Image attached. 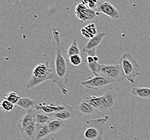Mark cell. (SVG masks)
<instances>
[{
	"mask_svg": "<svg viewBox=\"0 0 150 140\" xmlns=\"http://www.w3.org/2000/svg\"><path fill=\"white\" fill-rule=\"evenodd\" d=\"M67 54L68 57H69L75 55H80L81 51L79 49L78 43L76 39H73L71 45L69 46V49L67 51Z\"/></svg>",
	"mask_w": 150,
	"mask_h": 140,
	"instance_id": "24",
	"label": "cell"
},
{
	"mask_svg": "<svg viewBox=\"0 0 150 140\" xmlns=\"http://www.w3.org/2000/svg\"><path fill=\"white\" fill-rule=\"evenodd\" d=\"M70 106L62 101H57L56 102H41L36 104L35 108L37 110L42 111L46 114L52 115L59 111L69 108Z\"/></svg>",
	"mask_w": 150,
	"mask_h": 140,
	"instance_id": "8",
	"label": "cell"
},
{
	"mask_svg": "<svg viewBox=\"0 0 150 140\" xmlns=\"http://www.w3.org/2000/svg\"><path fill=\"white\" fill-rule=\"evenodd\" d=\"M78 109L82 117H91L95 113L98 112L93 106L89 104L83 99H82L81 102L79 104Z\"/></svg>",
	"mask_w": 150,
	"mask_h": 140,
	"instance_id": "12",
	"label": "cell"
},
{
	"mask_svg": "<svg viewBox=\"0 0 150 140\" xmlns=\"http://www.w3.org/2000/svg\"><path fill=\"white\" fill-rule=\"evenodd\" d=\"M101 107L100 112L114 111L117 107L116 93L113 88H109L103 95L100 96Z\"/></svg>",
	"mask_w": 150,
	"mask_h": 140,
	"instance_id": "6",
	"label": "cell"
},
{
	"mask_svg": "<svg viewBox=\"0 0 150 140\" xmlns=\"http://www.w3.org/2000/svg\"><path fill=\"white\" fill-rule=\"evenodd\" d=\"M100 1V0H79V2L78 3L83 4L89 8L95 10Z\"/></svg>",
	"mask_w": 150,
	"mask_h": 140,
	"instance_id": "27",
	"label": "cell"
},
{
	"mask_svg": "<svg viewBox=\"0 0 150 140\" xmlns=\"http://www.w3.org/2000/svg\"><path fill=\"white\" fill-rule=\"evenodd\" d=\"M9 3L13 4L15 6H16L17 4H20V2L22 1V0H7Z\"/></svg>",
	"mask_w": 150,
	"mask_h": 140,
	"instance_id": "29",
	"label": "cell"
},
{
	"mask_svg": "<svg viewBox=\"0 0 150 140\" xmlns=\"http://www.w3.org/2000/svg\"><path fill=\"white\" fill-rule=\"evenodd\" d=\"M34 115H35V119L36 124H47L49 122L54 119L53 118L52 115L46 114L43 112L39 110L36 109V108L33 110Z\"/></svg>",
	"mask_w": 150,
	"mask_h": 140,
	"instance_id": "15",
	"label": "cell"
},
{
	"mask_svg": "<svg viewBox=\"0 0 150 140\" xmlns=\"http://www.w3.org/2000/svg\"><path fill=\"white\" fill-rule=\"evenodd\" d=\"M36 123L30 124L19 130L21 136L25 140H33L36 133Z\"/></svg>",
	"mask_w": 150,
	"mask_h": 140,
	"instance_id": "16",
	"label": "cell"
},
{
	"mask_svg": "<svg viewBox=\"0 0 150 140\" xmlns=\"http://www.w3.org/2000/svg\"><path fill=\"white\" fill-rule=\"evenodd\" d=\"M85 62L87 65L88 68L91 70V71L95 76L100 75L101 64H99L98 62H95L93 57L88 55L85 60Z\"/></svg>",
	"mask_w": 150,
	"mask_h": 140,
	"instance_id": "18",
	"label": "cell"
},
{
	"mask_svg": "<svg viewBox=\"0 0 150 140\" xmlns=\"http://www.w3.org/2000/svg\"><path fill=\"white\" fill-rule=\"evenodd\" d=\"M93 59H94V60L95 62H98L99 60H100L99 57L96 55H95V56L93 57Z\"/></svg>",
	"mask_w": 150,
	"mask_h": 140,
	"instance_id": "30",
	"label": "cell"
},
{
	"mask_svg": "<svg viewBox=\"0 0 150 140\" xmlns=\"http://www.w3.org/2000/svg\"><path fill=\"white\" fill-rule=\"evenodd\" d=\"M15 104L4 99L0 103V109L4 112H10L13 110Z\"/></svg>",
	"mask_w": 150,
	"mask_h": 140,
	"instance_id": "26",
	"label": "cell"
},
{
	"mask_svg": "<svg viewBox=\"0 0 150 140\" xmlns=\"http://www.w3.org/2000/svg\"><path fill=\"white\" fill-rule=\"evenodd\" d=\"M69 63L75 66H78L81 65L82 62L81 57L80 55H73L69 58Z\"/></svg>",
	"mask_w": 150,
	"mask_h": 140,
	"instance_id": "28",
	"label": "cell"
},
{
	"mask_svg": "<svg viewBox=\"0 0 150 140\" xmlns=\"http://www.w3.org/2000/svg\"><path fill=\"white\" fill-rule=\"evenodd\" d=\"M120 65L125 78L131 84H134L140 73V65L130 53H124L120 59Z\"/></svg>",
	"mask_w": 150,
	"mask_h": 140,
	"instance_id": "3",
	"label": "cell"
},
{
	"mask_svg": "<svg viewBox=\"0 0 150 140\" xmlns=\"http://www.w3.org/2000/svg\"><path fill=\"white\" fill-rule=\"evenodd\" d=\"M106 35L105 33H98L94 37L88 41L85 45L82 48V50L85 53H87L89 56L94 57L96 54V49L98 45L101 44L102 41Z\"/></svg>",
	"mask_w": 150,
	"mask_h": 140,
	"instance_id": "11",
	"label": "cell"
},
{
	"mask_svg": "<svg viewBox=\"0 0 150 140\" xmlns=\"http://www.w3.org/2000/svg\"><path fill=\"white\" fill-rule=\"evenodd\" d=\"M100 75L118 82H122L125 79L120 64H101Z\"/></svg>",
	"mask_w": 150,
	"mask_h": 140,
	"instance_id": "5",
	"label": "cell"
},
{
	"mask_svg": "<svg viewBox=\"0 0 150 140\" xmlns=\"http://www.w3.org/2000/svg\"><path fill=\"white\" fill-rule=\"evenodd\" d=\"M75 113V111L73 110V108L71 106H69V108L63 109L62 111H59L54 114L52 115L53 118L55 119H58L60 120H67L72 118L74 114Z\"/></svg>",
	"mask_w": 150,
	"mask_h": 140,
	"instance_id": "14",
	"label": "cell"
},
{
	"mask_svg": "<svg viewBox=\"0 0 150 140\" xmlns=\"http://www.w3.org/2000/svg\"><path fill=\"white\" fill-rule=\"evenodd\" d=\"M51 68L50 63L47 61L35 66L32 75L26 83V88H33L47 80H50Z\"/></svg>",
	"mask_w": 150,
	"mask_h": 140,
	"instance_id": "4",
	"label": "cell"
},
{
	"mask_svg": "<svg viewBox=\"0 0 150 140\" xmlns=\"http://www.w3.org/2000/svg\"><path fill=\"white\" fill-rule=\"evenodd\" d=\"M82 35L87 39H91L98 34V30L96 24L94 23H89L81 30Z\"/></svg>",
	"mask_w": 150,
	"mask_h": 140,
	"instance_id": "20",
	"label": "cell"
},
{
	"mask_svg": "<svg viewBox=\"0 0 150 140\" xmlns=\"http://www.w3.org/2000/svg\"><path fill=\"white\" fill-rule=\"evenodd\" d=\"M82 99H83L88 103L93 106L94 107L100 112L101 107V100L100 96H91L88 95H84L82 96Z\"/></svg>",
	"mask_w": 150,
	"mask_h": 140,
	"instance_id": "22",
	"label": "cell"
},
{
	"mask_svg": "<svg viewBox=\"0 0 150 140\" xmlns=\"http://www.w3.org/2000/svg\"><path fill=\"white\" fill-rule=\"evenodd\" d=\"M17 106L22 108L26 112L31 111L35 109L36 104L35 101L28 98H20L16 104Z\"/></svg>",
	"mask_w": 150,
	"mask_h": 140,
	"instance_id": "19",
	"label": "cell"
},
{
	"mask_svg": "<svg viewBox=\"0 0 150 140\" xmlns=\"http://www.w3.org/2000/svg\"><path fill=\"white\" fill-rule=\"evenodd\" d=\"M131 93L135 97L143 99L150 98V88L143 87H135L131 89Z\"/></svg>",
	"mask_w": 150,
	"mask_h": 140,
	"instance_id": "21",
	"label": "cell"
},
{
	"mask_svg": "<svg viewBox=\"0 0 150 140\" xmlns=\"http://www.w3.org/2000/svg\"><path fill=\"white\" fill-rule=\"evenodd\" d=\"M95 11L98 14H103L113 20H117L120 18L118 11L113 5L107 1H100Z\"/></svg>",
	"mask_w": 150,
	"mask_h": 140,
	"instance_id": "10",
	"label": "cell"
},
{
	"mask_svg": "<svg viewBox=\"0 0 150 140\" xmlns=\"http://www.w3.org/2000/svg\"><path fill=\"white\" fill-rule=\"evenodd\" d=\"M64 124L63 121L60 120L58 119H53L47 124V127L51 133H57L59 130L62 128Z\"/></svg>",
	"mask_w": 150,
	"mask_h": 140,
	"instance_id": "23",
	"label": "cell"
},
{
	"mask_svg": "<svg viewBox=\"0 0 150 140\" xmlns=\"http://www.w3.org/2000/svg\"><path fill=\"white\" fill-rule=\"evenodd\" d=\"M52 35L54 45L51 51V75L50 80L58 86L64 95L68 93L69 82V61L67 51L62 46L59 31L52 28Z\"/></svg>",
	"mask_w": 150,
	"mask_h": 140,
	"instance_id": "1",
	"label": "cell"
},
{
	"mask_svg": "<svg viewBox=\"0 0 150 140\" xmlns=\"http://www.w3.org/2000/svg\"><path fill=\"white\" fill-rule=\"evenodd\" d=\"M50 140H55V139L54 138H53V137H51V139H50Z\"/></svg>",
	"mask_w": 150,
	"mask_h": 140,
	"instance_id": "31",
	"label": "cell"
},
{
	"mask_svg": "<svg viewBox=\"0 0 150 140\" xmlns=\"http://www.w3.org/2000/svg\"><path fill=\"white\" fill-rule=\"evenodd\" d=\"M109 118L108 115L96 119L82 117L83 122L82 136L88 140H105L103 128Z\"/></svg>",
	"mask_w": 150,
	"mask_h": 140,
	"instance_id": "2",
	"label": "cell"
},
{
	"mask_svg": "<svg viewBox=\"0 0 150 140\" xmlns=\"http://www.w3.org/2000/svg\"><path fill=\"white\" fill-rule=\"evenodd\" d=\"M36 133L33 140H41L51 133L47 124H36Z\"/></svg>",
	"mask_w": 150,
	"mask_h": 140,
	"instance_id": "17",
	"label": "cell"
},
{
	"mask_svg": "<svg viewBox=\"0 0 150 140\" xmlns=\"http://www.w3.org/2000/svg\"><path fill=\"white\" fill-rule=\"evenodd\" d=\"M34 110V109H33ZM33 110L29 112H26L23 117L20 119L17 124V127L18 130L24 128L31 124L35 123V115Z\"/></svg>",
	"mask_w": 150,
	"mask_h": 140,
	"instance_id": "13",
	"label": "cell"
},
{
	"mask_svg": "<svg viewBox=\"0 0 150 140\" xmlns=\"http://www.w3.org/2000/svg\"><path fill=\"white\" fill-rule=\"evenodd\" d=\"M74 13L77 18L82 22L94 20L99 15L94 10L89 8L81 3H79L76 6Z\"/></svg>",
	"mask_w": 150,
	"mask_h": 140,
	"instance_id": "9",
	"label": "cell"
},
{
	"mask_svg": "<svg viewBox=\"0 0 150 140\" xmlns=\"http://www.w3.org/2000/svg\"><path fill=\"white\" fill-rule=\"evenodd\" d=\"M115 82L110 79L102 75H96L94 77L85 81L81 82V84L86 88L98 91Z\"/></svg>",
	"mask_w": 150,
	"mask_h": 140,
	"instance_id": "7",
	"label": "cell"
},
{
	"mask_svg": "<svg viewBox=\"0 0 150 140\" xmlns=\"http://www.w3.org/2000/svg\"><path fill=\"white\" fill-rule=\"evenodd\" d=\"M20 98L21 97L20 96L17 95L16 92H8L4 95L3 97L4 99L8 100L14 104H16Z\"/></svg>",
	"mask_w": 150,
	"mask_h": 140,
	"instance_id": "25",
	"label": "cell"
}]
</instances>
